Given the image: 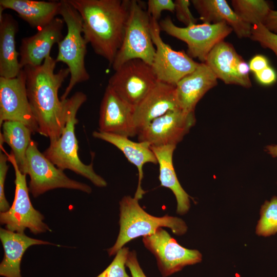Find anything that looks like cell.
Returning a JSON list of instances; mask_svg holds the SVG:
<instances>
[{
  "instance_id": "1",
  "label": "cell",
  "mask_w": 277,
  "mask_h": 277,
  "mask_svg": "<svg viewBox=\"0 0 277 277\" xmlns=\"http://www.w3.org/2000/svg\"><path fill=\"white\" fill-rule=\"evenodd\" d=\"M56 62L51 55L38 66H25L28 98L38 127V133L52 141L62 134L66 121V100L58 92L70 74L68 68L55 72Z\"/></svg>"
},
{
  "instance_id": "2",
  "label": "cell",
  "mask_w": 277,
  "mask_h": 277,
  "mask_svg": "<svg viewBox=\"0 0 277 277\" xmlns=\"http://www.w3.org/2000/svg\"><path fill=\"white\" fill-rule=\"evenodd\" d=\"M67 1L82 17L87 43L111 66L123 42L130 0Z\"/></svg>"
},
{
  "instance_id": "3",
  "label": "cell",
  "mask_w": 277,
  "mask_h": 277,
  "mask_svg": "<svg viewBox=\"0 0 277 277\" xmlns=\"http://www.w3.org/2000/svg\"><path fill=\"white\" fill-rule=\"evenodd\" d=\"M87 98L84 93L78 91L66 100V121L62 134L58 138L50 141L43 154L59 169L70 170L87 179L95 186L105 187L107 183L95 172L93 162L85 164L78 155V142L75 133V125L78 122L76 115Z\"/></svg>"
},
{
  "instance_id": "4",
  "label": "cell",
  "mask_w": 277,
  "mask_h": 277,
  "mask_svg": "<svg viewBox=\"0 0 277 277\" xmlns=\"http://www.w3.org/2000/svg\"><path fill=\"white\" fill-rule=\"evenodd\" d=\"M120 232L114 245L107 250L109 256L116 253L130 241L141 236L151 235L160 227H168L181 235L186 233L187 226L181 219L165 215L152 216L140 205L138 200L125 196L120 202Z\"/></svg>"
},
{
  "instance_id": "5",
  "label": "cell",
  "mask_w": 277,
  "mask_h": 277,
  "mask_svg": "<svg viewBox=\"0 0 277 277\" xmlns=\"http://www.w3.org/2000/svg\"><path fill=\"white\" fill-rule=\"evenodd\" d=\"M59 14L66 25V35L58 44L56 63H65L70 71V80L61 96V100L68 98L74 87L78 83L87 81L90 75L85 63L87 53V42L83 35V22L78 11L67 1H61Z\"/></svg>"
},
{
  "instance_id": "6",
  "label": "cell",
  "mask_w": 277,
  "mask_h": 277,
  "mask_svg": "<svg viewBox=\"0 0 277 277\" xmlns=\"http://www.w3.org/2000/svg\"><path fill=\"white\" fill-rule=\"evenodd\" d=\"M155 53L150 30V16L136 0H130L122 45L111 65L115 71L125 62L140 59L151 65Z\"/></svg>"
},
{
  "instance_id": "7",
  "label": "cell",
  "mask_w": 277,
  "mask_h": 277,
  "mask_svg": "<svg viewBox=\"0 0 277 277\" xmlns=\"http://www.w3.org/2000/svg\"><path fill=\"white\" fill-rule=\"evenodd\" d=\"M4 151L14 170L15 190L12 205L7 211L0 213L1 224L5 225L6 229L18 233H24L26 229L34 234L51 232L44 222V216L31 203L26 175L19 170L12 152L8 154L5 149Z\"/></svg>"
},
{
  "instance_id": "8",
  "label": "cell",
  "mask_w": 277,
  "mask_h": 277,
  "mask_svg": "<svg viewBox=\"0 0 277 277\" xmlns=\"http://www.w3.org/2000/svg\"><path fill=\"white\" fill-rule=\"evenodd\" d=\"M26 175L30 177L29 190L34 197L57 188L77 190L90 193L92 189L85 183L68 177L63 170L50 162L32 140L26 153Z\"/></svg>"
},
{
  "instance_id": "9",
  "label": "cell",
  "mask_w": 277,
  "mask_h": 277,
  "mask_svg": "<svg viewBox=\"0 0 277 277\" xmlns=\"http://www.w3.org/2000/svg\"><path fill=\"white\" fill-rule=\"evenodd\" d=\"M160 29L168 35L185 42L187 54L192 58H197L205 63L213 47L233 31L225 23H202L185 27L175 25L167 16L159 22Z\"/></svg>"
},
{
  "instance_id": "10",
  "label": "cell",
  "mask_w": 277,
  "mask_h": 277,
  "mask_svg": "<svg viewBox=\"0 0 277 277\" xmlns=\"http://www.w3.org/2000/svg\"><path fill=\"white\" fill-rule=\"evenodd\" d=\"M158 82L151 65L140 59H132L115 71L108 85L134 108Z\"/></svg>"
},
{
  "instance_id": "11",
  "label": "cell",
  "mask_w": 277,
  "mask_h": 277,
  "mask_svg": "<svg viewBox=\"0 0 277 277\" xmlns=\"http://www.w3.org/2000/svg\"><path fill=\"white\" fill-rule=\"evenodd\" d=\"M150 30L155 48L151 66L159 82L175 86L186 75L192 72L200 63L184 51H177L162 39L159 22L150 17Z\"/></svg>"
},
{
  "instance_id": "12",
  "label": "cell",
  "mask_w": 277,
  "mask_h": 277,
  "mask_svg": "<svg viewBox=\"0 0 277 277\" xmlns=\"http://www.w3.org/2000/svg\"><path fill=\"white\" fill-rule=\"evenodd\" d=\"M143 242L156 258L162 277L168 276L187 265L202 261V254L198 250L182 247L162 227L151 235L144 236Z\"/></svg>"
},
{
  "instance_id": "13",
  "label": "cell",
  "mask_w": 277,
  "mask_h": 277,
  "mask_svg": "<svg viewBox=\"0 0 277 277\" xmlns=\"http://www.w3.org/2000/svg\"><path fill=\"white\" fill-rule=\"evenodd\" d=\"M6 121L22 122L33 134L38 133V125L27 96L26 76L23 69L15 77H0V126Z\"/></svg>"
},
{
  "instance_id": "14",
  "label": "cell",
  "mask_w": 277,
  "mask_h": 277,
  "mask_svg": "<svg viewBox=\"0 0 277 277\" xmlns=\"http://www.w3.org/2000/svg\"><path fill=\"white\" fill-rule=\"evenodd\" d=\"M195 122L194 112H186L181 109L169 111L141 130L137 133L138 142L150 146H176Z\"/></svg>"
},
{
  "instance_id": "15",
  "label": "cell",
  "mask_w": 277,
  "mask_h": 277,
  "mask_svg": "<svg viewBox=\"0 0 277 277\" xmlns=\"http://www.w3.org/2000/svg\"><path fill=\"white\" fill-rule=\"evenodd\" d=\"M133 111V107L107 85L100 105L98 130L128 137L135 136Z\"/></svg>"
},
{
  "instance_id": "16",
  "label": "cell",
  "mask_w": 277,
  "mask_h": 277,
  "mask_svg": "<svg viewBox=\"0 0 277 277\" xmlns=\"http://www.w3.org/2000/svg\"><path fill=\"white\" fill-rule=\"evenodd\" d=\"M64 23L63 18L56 17L35 34L22 39L19 53L22 69L25 66H40L50 55L53 45L58 44L64 38Z\"/></svg>"
},
{
  "instance_id": "17",
  "label": "cell",
  "mask_w": 277,
  "mask_h": 277,
  "mask_svg": "<svg viewBox=\"0 0 277 277\" xmlns=\"http://www.w3.org/2000/svg\"><path fill=\"white\" fill-rule=\"evenodd\" d=\"M180 109L175 86L158 82L144 99L133 108V121L138 132L155 119L169 111Z\"/></svg>"
},
{
  "instance_id": "18",
  "label": "cell",
  "mask_w": 277,
  "mask_h": 277,
  "mask_svg": "<svg viewBox=\"0 0 277 277\" xmlns=\"http://www.w3.org/2000/svg\"><path fill=\"white\" fill-rule=\"evenodd\" d=\"M217 78L204 63H200L192 72L182 78L175 86L178 105L186 112H194L197 103L217 84Z\"/></svg>"
},
{
  "instance_id": "19",
  "label": "cell",
  "mask_w": 277,
  "mask_h": 277,
  "mask_svg": "<svg viewBox=\"0 0 277 277\" xmlns=\"http://www.w3.org/2000/svg\"><path fill=\"white\" fill-rule=\"evenodd\" d=\"M92 136L117 147L123 153L129 162L136 167L138 180L134 197L138 200L141 199L146 192L141 186L143 179V166L144 164L148 163L154 164L157 163L156 157L151 149L150 145L146 142H135L129 140L128 137L99 130L94 131Z\"/></svg>"
},
{
  "instance_id": "20",
  "label": "cell",
  "mask_w": 277,
  "mask_h": 277,
  "mask_svg": "<svg viewBox=\"0 0 277 277\" xmlns=\"http://www.w3.org/2000/svg\"><path fill=\"white\" fill-rule=\"evenodd\" d=\"M0 239L4 255L0 264V275L4 277H22L21 263L27 249L33 245H53L47 241L31 238L24 233H18L1 228Z\"/></svg>"
},
{
  "instance_id": "21",
  "label": "cell",
  "mask_w": 277,
  "mask_h": 277,
  "mask_svg": "<svg viewBox=\"0 0 277 277\" xmlns=\"http://www.w3.org/2000/svg\"><path fill=\"white\" fill-rule=\"evenodd\" d=\"M203 23H225L240 38L250 37L252 26L242 21L226 0H192Z\"/></svg>"
},
{
  "instance_id": "22",
  "label": "cell",
  "mask_w": 277,
  "mask_h": 277,
  "mask_svg": "<svg viewBox=\"0 0 277 277\" xmlns=\"http://www.w3.org/2000/svg\"><path fill=\"white\" fill-rule=\"evenodd\" d=\"M18 31V23L12 15H0V77H15L22 69L18 60L19 53L16 49Z\"/></svg>"
},
{
  "instance_id": "23",
  "label": "cell",
  "mask_w": 277,
  "mask_h": 277,
  "mask_svg": "<svg viewBox=\"0 0 277 277\" xmlns=\"http://www.w3.org/2000/svg\"><path fill=\"white\" fill-rule=\"evenodd\" d=\"M61 6V1L0 0L1 7L13 10L31 27L38 29L56 17Z\"/></svg>"
},
{
  "instance_id": "24",
  "label": "cell",
  "mask_w": 277,
  "mask_h": 277,
  "mask_svg": "<svg viewBox=\"0 0 277 277\" xmlns=\"http://www.w3.org/2000/svg\"><path fill=\"white\" fill-rule=\"evenodd\" d=\"M150 148L159 165L161 185L170 189L174 194L177 201V213L185 214L190 208V199L189 195L181 186L173 167L172 158L176 146H150Z\"/></svg>"
},
{
  "instance_id": "25",
  "label": "cell",
  "mask_w": 277,
  "mask_h": 277,
  "mask_svg": "<svg viewBox=\"0 0 277 277\" xmlns=\"http://www.w3.org/2000/svg\"><path fill=\"white\" fill-rule=\"evenodd\" d=\"M242 58L231 44L223 41L213 47L204 63L210 68L217 79L221 80L226 84L248 88L236 71L238 63Z\"/></svg>"
},
{
  "instance_id": "26",
  "label": "cell",
  "mask_w": 277,
  "mask_h": 277,
  "mask_svg": "<svg viewBox=\"0 0 277 277\" xmlns=\"http://www.w3.org/2000/svg\"><path fill=\"white\" fill-rule=\"evenodd\" d=\"M2 133L0 139L11 149L18 168L26 175V153L32 141L31 130L24 124L18 121H6L1 126Z\"/></svg>"
},
{
  "instance_id": "27",
  "label": "cell",
  "mask_w": 277,
  "mask_h": 277,
  "mask_svg": "<svg viewBox=\"0 0 277 277\" xmlns=\"http://www.w3.org/2000/svg\"><path fill=\"white\" fill-rule=\"evenodd\" d=\"M231 5L239 17L252 26L263 24L271 10L269 3L264 0H232Z\"/></svg>"
},
{
  "instance_id": "28",
  "label": "cell",
  "mask_w": 277,
  "mask_h": 277,
  "mask_svg": "<svg viewBox=\"0 0 277 277\" xmlns=\"http://www.w3.org/2000/svg\"><path fill=\"white\" fill-rule=\"evenodd\" d=\"M277 232V196L270 201H265L261 209V218L258 222L256 233L265 236Z\"/></svg>"
},
{
  "instance_id": "29",
  "label": "cell",
  "mask_w": 277,
  "mask_h": 277,
  "mask_svg": "<svg viewBox=\"0 0 277 277\" xmlns=\"http://www.w3.org/2000/svg\"><path fill=\"white\" fill-rule=\"evenodd\" d=\"M129 252V248L124 247L115 255L108 267L96 277H131L125 270L126 262Z\"/></svg>"
},
{
  "instance_id": "30",
  "label": "cell",
  "mask_w": 277,
  "mask_h": 277,
  "mask_svg": "<svg viewBox=\"0 0 277 277\" xmlns=\"http://www.w3.org/2000/svg\"><path fill=\"white\" fill-rule=\"evenodd\" d=\"M250 37L263 47L271 49L277 56V34L270 32L262 24L252 26Z\"/></svg>"
},
{
  "instance_id": "31",
  "label": "cell",
  "mask_w": 277,
  "mask_h": 277,
  "mask_svg": "<svg viewBox=\"0 0 277 277\" xmlns=\"http://www.w3.org/2000/svg\"><path fill=\"white\" fill-rule=\"evenodd\" d=\"M4 142L0 140V211L4 212L7 211L10 207L9 203L6 199L5 194V183L8 170L9 166L7 164L8 157L4 151L3 147Z\"/></svg>"
},
{
  "instance_id": "32",
  "label": "cell",
  "mask_w": 277,
  "mask_h": 277,
  "mask_svg": "<svg viewBox=\"0 0 277 277\" xmlns=\"http://www.w3.org/2000/svg\"><path fill=\"white\" fill-rule=\"evenodd\" d=\"M174 7V2L172 0H148L147 11L151 18L159 22L163 11L173 13Z\"/></svg>"
},
{
  "instance_id": "33",
  "label": "cell",
  "mask_w": 277,
  "mask_h": 277,
  "mask_svg": "<svg viewBox=\"0 0 277 277\" xmlns=\"http://www.w3.org/2000/svg\"><path fill=\"white\" fill-rule=\"evenodd\" d=\"M174 2V12L179 21L183 23L186 27L196 24L197 19L193 16L189 9V1L175 0Z\"/></svg>"
},
{
  "instance_id": "34",
  "label": "cell",
  "mask_w": 277,
  "mask_h": 277,
  "mask_svg": "<svg viewBox=\"0 0 277 277\" xmlns=\"http://www.w3.org/2000/svg\"><path fill=\"white\" fill-rule=\"evenodd\" d=\"M126 266L129 269L131 277H147L138 263L135 251H129Z\"/></svg>"
},
{
  "instance_id": "35",
  "label": "cell",
  "mask_w": 277,
  "mask_h": 277,
  "mask_svg": "<svg viewBox=\"0 0 277 277\" xmlns=\"http://www.w3.org/2000/svg\"><path fill=\"white\" fill-rule=\"evenodd\" d=\"M258 81L263 85H270L274 83L277 75L275 70L270 66H268L255 74Z\"/></svg>"
},
{
  "instance_id": "36",
  "label": "cell",
  "mask_w": 277,
  "mask_h": 277,
  "mask_svg": "<svg viewBox=\"0 0 277 277\" xmlns=\"http://www.w3.org/2000/svg\"><path fill=\"white\" fill-rule=\"evenodd\" d=\"M268 64V61L265 56L260 54L256 55L251 59L249 62L250 70L255 74L269 66Z\"/></svg>"
},
{
  "instance_id": "37",
  "label": "cell",
  "mask_w": 277,
  "mask_h": 277,
  "mask_svg": "<svg viewBox=\"0 0 277 277\" xmlns=\"http://www.w3.org/2000/svg\"><path fill=\"white\" fill-rule=\"evenodd\" d=\"M263 25L270 32L276 34L277 33V10L271 9Z\"/></svg>"
},
{
  "instance_id": "38",
  "label": "cell",
  "mask_w": 277,
  "mask_h": 277,
  "mask_svg": "<svg viewBox=\"0 0 277 277\" xmlns=\"http://www.w3.org/2000/svg\"><path fill=\"white\" fill-rule=\"evenodd\" d=\"M266 151L272 157H277V145H269L266 147Z\"/></svg>"
}]
</instances>
